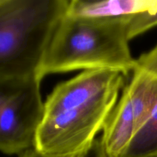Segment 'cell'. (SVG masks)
Instances as JSON below:
<instances>
[{
  "label": "cell",
  "mask_w": 157,
  "mask_h": 157,
  "mask_svg": "<svg viewBox=\"0 0 157 157\" xmlns=\"http://www.w3.org/2000/svg\"><path fill=\"white\" fill-rule=\"evenodd\" d=\"M123 73L84 71L60 83L44 102L34 148L46 157H84L126 85Z\"/></svg>",
  "instance_id": "obj_1"
},
{
  "label": "cell",
  "mask_w": 157,
  "mask_h": 157,
  "mask_svg": "<svg viewBox=\"0 0 157 157\" xmlns=\"http://www.w3.org/2000/svg\"><path fill=\"white\" fill-rule=\"evenodd\" d=\"M128 17L86 18L64 14L54 29L38 75L78 70H113L131 74L136 59L129 46Z\"/></svg>",
  "instance_id": "obj_2"
},
{
  "label": "cell",
  "mask_w": 157,
  "mask_h": 157,
  "mask_svg": "<svg viewBox=\"0 0 157 157\" xmlns=\"http://www.w3.org/2000/svg\"><path fill=\"white\" fill-rule=\"evenodd\" d=\"M68 0H4L0 5V76L38 75Z\"/></svg>",
  "instance_id": "obj_3"
},
{
  "label": "cell",
  "mask_w": 157,
  "mask_h": 157,
  "mask_svg": "<svg viewBox=\"0 0 157 157\" xmlns=\"http://www.w3.org/2000/svg\"><path fill=\"white\" fill-rule=\"evenodd\" d=\"M157 107V44L136 59L131 78L101 136L107 157H120Z\"/></svg>",
  "instance_id": "obj_4"
},
{
  "label": "cell",
  "mask_w": 157,
  "mask_h": 157,
  "mask_svg": "<svg viewBox=\"0 0 157 157\" xmlns=\"http://www.w3.org/2000/svg\"><path fill=\"white\" fill-rule=\"evenodd\" d=\"M38 75L0 76V152L19 155L34 147L44 102Z\"/></svg>",
  "instance_id": "obj_5"
},
{
  "label": "cell",
  "mask_w": 157,
  "mask_h": 157,
  "mask_svg": "<svg viewBox=\"0 0 157 157\" xmlns=\"http://www.w3.org/2000/svg\"><path fill=\"white\" fill-rule=\"evenodd\" d=\"M152 0H68L65 15L86 18H114L128 17L151 7Z\"/></svg>",
  "instance_id": "obj_6"
},
{
  "label": "cell",
  "mask_w": 157,
  "mask_h": 157,
  "mask_svg": "<svg viewBox=\"0 0 157 157\" xmlns=\"http://www.w3.org/2000/svg\"><path fill=\"white\" fill-rule=\"evenodd\" d=\"M157 156V107L135 133L120 157Z\"/></svg>",
  "instance_id": "obj_7"
},
{
  "label": "cell",
  "mask_w": 157,
  "mask_h": 157,
  "mask_svg": "<svg viewBox=\"0 0 157 157\" xmlns=\"http://www.w3.org/2000/svg\"><path fill=\"white\" fill-rule=\"evenodd\" d=\"M157 26V0L153 6L144 12L131 15L127 25L130 41Z\"/></svg>",
  "instance_id": "obj_8"
},
{
  "label": "cell",
  "mask_w": 157,
  "mask_h": 157,
  "mask_svg": "<svg viewBox=\"0 0 157 157\" xmlns=\"http://www.w3.org/2000/svg\"><path fill=\"white\" fill-rule=\"evenodd\" d=\"M18 157H46L43 156L40 153H38L34 147L25 150L23 153H20ZM84 157H107L106 156L105 151H104V147H103L102 142H101V137L98 138L94 143L91 150L88 152L87 155Z\"/></svg>",
  "instance_id": "obj_9"
},
{
  "label": "cell",
  "mask_w": 157,
  "mask_h": 157,
  "mask_svg": "<svg viewBox=\"0 0 157 157\" xmlns=\"http://www.w3.org/2000/svg\"><path fill=\"white\" fill-rule=\"evenodd\" d=\"M3 2H4V0H0V5H1Z\"/></svg>",
  "instance_id": "obj_10"
},
{
  "label": "cell",
  "mask_w": 157,
  "mask_h": 157,
  "mask_svg": "<svg viewBox=\"0 0 157 157\" xmlns=\"http://www.w3.org/2000/svg\"><path fill=\"white\" fill-rule=\"evenodd\" d=\"M156 157H157V156H156Z\"/></svg>",
  "instance_id": "obj_11"
}]
</instances>
